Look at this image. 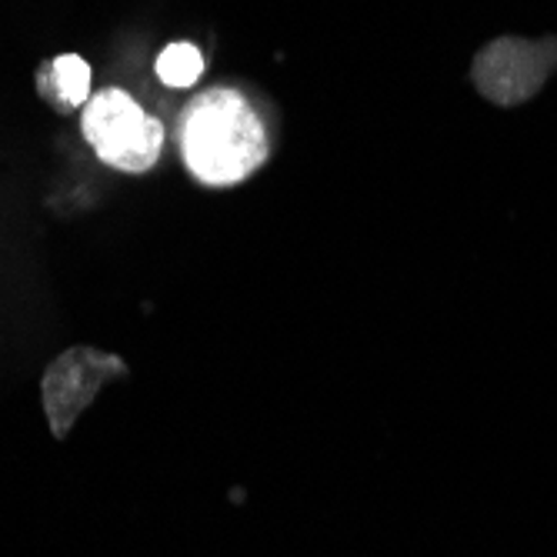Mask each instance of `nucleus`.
I'll use <instances>...</instances> for the list:
<instances>
[{
    "label": "nucleus",
    "mask_w": 557,
    "mask_h": 557,
    "mask_svg": "<svg viewBox=\"0 0 557 557\" xmlns=\"http://www.w3.org/2000/svg\"><path fill=\"white\" fill-rule=\"evenodd\" d=\"M181 158L200 184H240L268 161L264 121L231 87L197 94L181 114Z\"/></svg>",
    "instance_id": "nucleus-1"
},
{
    "label": "nucleus",
    "mask_w": 557,
    "mask_h": 557,
    "mask_svg": "<svg viewBox=\"0 0 557 557\" xmlns=\"http://www.w3.org/2000/svg\"><path fill=\"white\" fill-rule=\"evenodd\" d=\"M81 131L90 140L94 154L124 174L150 171L164 147L161 121L150 117L121 87H108L87 100Z\"/></svg>",
    "instance_id": "nucleus-2"
},
{
    "label": "nucleus",
    "mask_w": 557,
    "mask_h": 557,
    "mask_svg": "<svg viewBox=\"0 0 557 557\" xmlns=\"http://www.w3.org/2000/svg\"><path fill=\"white\" fill-rule=\"evenodd\" d=\"M557 64V40H518L500 37L487 50H481L474 61V84L494 104H521L534 97L537 87Z\"/></svg>",
    "instance_id": "nucleus-3"
},
{
    "label": "nucleus",
    "mask_w": 557,
    "mask_h": 557,
    "mask_svg": "<svg viewBox=\"0 0 557 557\" xmlns=\"http://www.w3.org/2000/svg\"><path fill=\"white\" fill-rule=\"evenodd\" d=\"M124 361L114 354L94 350V347H71L47 368L44 374V408L47 421L58 437L77 421V414L90 404V397L104 387L111 377L124 374Z\"/></svg>",
    "instance_id": "nucleus-4"
},
{
    "label": "nucleus",
    "mask_w": 557,
    "mask_h": 557,
    "mask_svg": "<svg viewBox=\"0 0 557 557\" xmlns=\"http://www.w3.org/2000/svg\"><path fill=\"white\" fill-rule=\"evenodd\" d=\"M50 67V77H54V94L61 100V108H81L90 100V67L84 58L77 54H64Z\"/></svg>",
    "instance_id": "nucleus-5"
},
{
    "label": "nucleus",
    "mask_w": 557,
    "mask_h": 557,
    "mask_svg": "<svg viewBox=\"0 0 557 557\" xmlns=\"http://www.w3.org/2000/svg\"><path fill=\"white\" fill-rule=\"evenodd\" d=\"M200 74H205V58L194 44H171L158 58V77L168 87H190Z\"/></svg>",
    "instance_id": "nucleus-6"
}]
</instances>
